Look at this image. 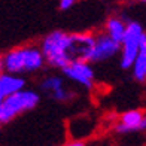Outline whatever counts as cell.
<instances>
[{"mask_svg": "<svg viewBox=\"0 0 146 146\" xmlns=\"http://www.w3.org/2000/svg\"><path fill=\"white\" fill-rule=\"evenodd\" d=\"M61 75L69 81L81 85L85 90H92L96 84L94 66L88 61H73L61 70Z\"/></svg>", "mask_w": 146, "mask_h": 146, "instance_id": "8992f818", "label": "cell"}, {"mask_svg": "<svg viewBox=\"0 0 146 146\" xmlns=\"http://www.w3.org/2000/svg\"><path fill=\"white\" fill-rule=\"evenodd\" d=\"M103 31L108 35L110 39H113L115 42L121 43L122 39L127 31V19L124 17H118V15H112L106 19Z\"/></svg>", "mask_w": 146, "mask_h": 146, "instance_id": "30bf717a", "label": "cell"}, {"mask_svg": "<svg viewBox=\"0 0 146 146\" xmlns=\"http://www.w3.org/2000/svg\"><path fill=\"white\" fill-rule=\"evenodd\" d=\"M0 127H2V124H0Z\"/></svg>", "mask_w": 146, "mask_h": 146, "instance_id": "e0dca14e", "label": "cell"}, {"mask_svg": "<svg viewBox=\"0 0 146 146\" xmlns=\"http://www.w3.org/2000/svg\"><path fill=\"white\" fill-rule=\"evenodd\" d=\"M145 113L146 112H143L140 109H131V110L124 112L116 119L115 127H113L115 131L118 134H130V133L140 131Z\"/></svg>", "mask_w": 146, "mask_h": 146, "instance_id": "ba28073f", "label": "cell"}, {"mask_svg": "<svg viewBox=\"0 0 146 146\" xmlns=\"http://www.w3.org/2000/svg\"><path fill=\"white\" fill-rule=\"evenodd\" d=\"M2 73H6V72H5V64H3V57L0 54V75H2Z\"/></svg>", "mask_w": 146, "mask_h": 146, "instance_id": "5bb4252c", "label": "cell"}, {"mask_svg": "<svg viewBox=\"0 0 146 146\" xmlns=\"http://www.w3.org/2000/svg\"><path fill=\"white\" fill-rule=\"evenodd\" d=\"M39 90L45 96H48L49 98L58 103H66L72 100L73 96H75V92L66 84V78L63 75H57V73L43 75L39 81Z\"/></svg>", "mask_w": 146, "mask_h": 146, "instance_id": "5b68a950", "label": "cell"}, {"mask_svg": "<svg viewBox=\"0 0 146 146\" xmlns=\"http://www.w3.org/2000/svg\"><path fill=\"white\" fill-rule=\"evenodd\" d=\"M78 2H79V0H60V2H58V9L60 11H69Z\"/></svg>", "mask_w": 146, "mask_h": 146, "instance_id": "7c38bea8", "label": "cell"}, {"mask_svg": "<svg viewBox=\"0 0 146 146\" xmlns=\"http://www.w3.org/2000/svg\"><path fill=\"white\" fill-rule=\"evenodd\" d=\"M140 2H142V3H145V5H146V0H140Z\"/></svg>", "mask_w": 146, "mask_h": 146, "instance_id": "2e32d148", "label": "cell"}, {"mask_svg": "<svg viewBox=\"0 0 146 146\" xmlns=\"http://www.w3.org/2000/svg\"><path fill=\"white\" fill-rule=\"evenodd\" d=\"M146 42V30L136 19H127V31L121 42L119 52V67L122 70H131L136 58Z\"/></svg>", "mask_w": 146, "mask_h": 146, "instance_id": "277c9868", "label": "cell"}, {"mask_svg": "<svg viewBox=\"0 0 146 146\" xmlns=\"http://www.w3.org/2000/svg\"><path fill=\"white\" fill-rule=\"evenodd\" d=\"M25 88V79L23 76H15L11 73L0 75V104L12 94Z\"/></svg>", "mask_w": 146, "mask_h": 146, "instance_id": "9c48e42d", "label": "cell"}, {"mask_svg": "<svg viewBox=\"0 0 146 146\" xmlns=\"http://www.w3.org/2000/svg\"><path fill=\"white\" fill-rule=\"evenodd\" d=\"M5 72L15 76L33 75L40 72L45 66V57L39 45H23L17 46L2 54Z\"/></svg>", "mask_w": 146, "mask_h": 146, "instance_id": "7a4b0ae2", "label": "cell"}, {"mask_svg": "<svg viewBox=\"0 0 146 146\" xmlns=\"http://www.w3.org/2000/svg\"><path fill=\"white\" fill-rule=\"evenodd\" d=\"M40 103V94L35 90L24 88L12 94L0 104V124H9L15 118L36 109Z\"/></svg>", "mask_w": 146, "mask_h": 146, "instance_id": "3957f363", "label": "cell"}, {"mask_svg": "<svg viewBox=\"0 0 146 146\" xmlns=\"http://www.w3.org/2000/svg\"><path fill=\"white\" fill-rule=\"evenodd\" d=\"M63 146H87V143L82 142V140H72V142L66 143V145H63Z\"/></svg>", "mask_w": 146, "mask_h": 146, "instance_id": "4fadbf2b", "label": "cell"}, {"mask_svg": "<svg viewBox=\"0 0 146 146\" xmlns=\"http://www.w3.org/2000/svg\"><path fill=\"white\" fill-rule=\"evenodd\" d=\"M140 131L146 134V113H145V118H143V122H142V128H140Z\"/></svg>", "mask_w": 146, "mask_h": 146, "instance_id": "9a60e30c", "label": "cell"}, {"mask_svg": "<svg viewBox=\"0 0 146 146\" xmlns=\"http://www.w3.org/2000/svg\"><path fill=\"white\" fill-rule=\"evenodd\" d=\"M96 33H67L54 30L48 33L40 42V49L46 66L63 70L73 61H88Z\"/></svg>", "mask_w": 146, "mask_h": 146, "instance_id": "6da1fadb", "label": "cell"}, {"mask_svg": "<svg viewBox=\"0 0 146 146\" xmlns=\"http://www.w3.org/2000/svg\"><path fill=\"white\" fill-rule=\"evenodd\" d=\"M119 52H121V43L110 39L104 31H98V33H96V42H94L92 51L90 54L88 63L94 66L98 63L109 61V60L119 55Z\"/></svg>", "mask_w": 146, "mask_h": 146, "instance_id": "52a82bcc", "label": "cell"}, {"mask_svg": "<svg viewBox=\"0 0 146 146\" xmlns=\"http://www.w3.org/2000/svg\"><path fill=\"white\" fill-rule=\"evenodd\" d=\"M131 76L139 84H146V42L143 43L140 52L131 67Z\"/></svg>", "mask_w": 146, "mask_h": 146, "instance_id": "8fae6325", "label": "cell"}]
</instances>
